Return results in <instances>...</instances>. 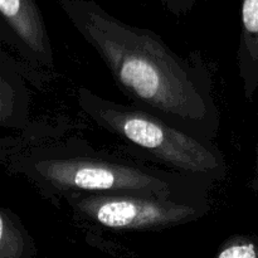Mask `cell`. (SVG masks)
<instances>
[{
  "mask_svg": "<svg viewBox=\"0 0 258 258\" xmlns=\"http://www.w3.org/2000/svg\"><path fill=\"white\" fill-rule=\"evenodd\" d=\"M58 4L130 105L197 138L216 140L221 110L199 50L180 57L155 32L121 22L93 0H58Z\"/></svg>",
  "mask_w": 258,
  "mask_h": 258,
  "instance_id": "1",
  "label": "cell"
},
{
  "mask_svg": "<svg viewBox=\"0 0 258 258\" xmlns=\"http://www.w3.org/2000/svg\"><path fill=\"white\" fill-rule=\"evenodd\" d=\"M8 173L27 179L49 203L80 194L207 199L214 184L97 150L83 139L19 146L2 153Z\"/></svg>",
  "mask_w": 258,
  "mask_h": 258,
  "instance_id": "2",
  "label": "cell"
},
{
  "mask_svg": "<svg viewBox=\"0 0 258 258\" xmlns=\"http://www.w3.org/2000/svg\"><path fill=\"white\" fill-rule=\"evenodd\" d=\"M77 101L96 125L130 145L144 159L209 183L226 180V158L214 141L190 135L153 113L108 100L86 87L78 90Z\"/></svg>",
  "mask_w": 258,
  "mask_h": 258,
  "instance_id": "3",
  "label": "cell"
},
{
  "mask_svg": "<svg viewBox=\"0 0 258 258\" xmlns=\"http://www.w3.org/2000/svg\"><path fill=\"white\" fill-rule=\"evenodd\" d=\"M66 203L82 223L117 232H154L193 223L212 211L207 199H165L130 194H80Z\"/></svg>",
  "mask_w": 258,
  "mask_h": 258,
  "instance_id": "4",
  "label": "cell"
},
{
  "mask_svg": "<svg viewBox=\"0 0 258 258\" xmlns=\"http://www.w3.org/2000/svg\"><path fill=\"white\" fill-rule=\"evenodd\" d=\"M0 39L30 64L54 68L52 43L35 0H0Z\"/></svg>",
  "mask_w": 258,
  "mask_h": 258,
  "instance_id": "5",
  "label": "cell"
},
{
  "mask_svg": "<svg viewBox=\"0 0 258 258\" xmlns=\"http://www.w3.org/2000/svg\"><path fill=\"white\" fill-rule=\"evenodd\" d=\"M29 90L17 63L7 52L0 54V126L22 130L29 125Z\"/></svg>",
  "mask_w": 258,
  "mask_h": 258,
  "instance_id": "6",
  "label": "cell"
},
{
  "mask_svg": "<svg viewBox=\"0 0 258 258\" xmlns=\"http://www.w3.org/2000/svg\"><path fill=\"white\" fill-rule=\"evenodd\" d=\"M237 66L244 98L251 102L258 91V0H242L241 3Z\"/></svg>",
  "mask_w": 258,
  "mask_h": 258,
  "instance_id": "7",
  "label": "cell"
},
{
  "mask_svg": "<svg viewBox=\"0 0 258 258\" xmlns=\"http://www.w3.org/2000/svg\"><path fill=\"white\" fill-rule=\"evenodd\" d=\"M175 17L186 15L194 8L198 0H159Z\"/></svg>",
  "mask_w": 258,
  "mask_h": 258,
  "instance_id": "8",
  "label": "cell"
},
{
  "mask_svg": "<svg viewBox=\"0 0 258 258\" xmlns=\"http://www.w3.org/2000/svg\"><path fill=\"white\" fill-rule=\"evenodd\" d=\"M253 184L258 188V115H257V140L254 149V168H253Z\"/></svg>",
  "mask_w": 258,
  "mask_h": 258,
  "instance_id": "9",
  "label": "cell"
}]
</instances>
